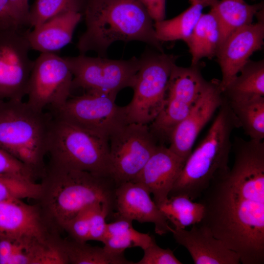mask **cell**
<instances>
[{
	"label": "cell",
	"instance_id": "6da1fadb",
	"mask_svg": "<svg viewBox=\"0 0 264 264\" xmlns=\"http://www.w3.org/2000/svg\"><path fill=\"white\" fill-rule=\"evenodd\" d=\"M231 168L218 175L198 198L201 224L243 264H264V142L240 138Z\"/></svg>",
	"mask_w": 264,
	"mask_h": 264
},
{
	"label": "cell",
	"instance_id": "7a4b0ae2",
	"mask_svg": "<svg viewBox=\"0 0 264 264\" xmlns=\"http://www.w3.org/2000/svg\"><path fill=\"white\" fill-rule=\"evenodd\" d=\"M41 178L38 206L52 228L63 229L78 213L96 203H107L114 209L116 186L110 177L50 162Z\"/></svg>",
	"mask_w": 264,
	"mask_h": 264
},
{
	"label": "cell",
	"instance_id": "3957f363",
	"mask_svg": "<svg viewBox=\"0 0 264 264\" xmlns=\"http://www.w3.org/2000/svg\"><path fill=\"white\" fill-rule=\"evenodd\" d=\"M86 29L77 46L82 54H104L117 41H140L163 52L153 20L140 0H86Z\"/></svg>",
	"mask_w": 264,
	"mask_h": 264
},
{
	"label": "cell",
	"instance_id": "277c9868",
	"mask_svg": "<svg viewBox=\"0 0 264 264\" xmlns=\"http://www.w3.org/2000/svg\"><path fill=\"white\" fill-rule=\"evenodd\" d=\"M219 109L205 136L186 160L169 197L181 195L198 199L211 181L230 168L231 134L240 126L224 97Z\"/></svg>",
	"mask_w": 264,
	"mask_h": 264
},
{
	"label": "cell",
	"instance_id": "5b68a950",
	"mask_svg": "<svg viewBox=\"0 0 264 264\" xmlns=\"http://www.w3.org/2000/svg\"><path fill=\"white\" fill-rule=\"evenodd\" d=\"M52 119L51 113L37 110L22 100H0V147L38 177L46 168Z\"/></svg>",
	"mask_w": 264,
	"mask_h": 264
},
{
	"label": "cell",
	"instance_id": "8992f818",
	"mask_svg": "<svg viewBox=\"0 0 264 264\" xmlns=\"http://www.w3.org/2000/svg\"><path fill=\"white\" fill-rule=\"evenodd\" d=\"M52 115L47 153L50 162L110 177L109 138Z\"/></svg>",
	"mask_w": 264,
	"mask_h": 264
},
{
	"label": "cell",
	"instance_id": "52a82bcc",
	"mask_svg": "<svg viewBox=\"0 0 264 264\" xmlns=\"http://www.w3.org/2000/svg\"><path fill=\"white\" fill-rule=\"evenodd\" d=\"M176 57L149 53L140 59V66L132 87L133 95L124 107L127 122L149 125L158 115L165 102L167 86Z\"/></svg>",
	"mask_w": 264,
	"mask_h": 264
},
{
	"label": "cell",
	"instance_id": "ba28073f",
	"mask_svg": "<svg viewBox=\"0 0 264 264\" xmlns=\"http://www.w3.org/2000/svg\"><path fill=\"white\" fill-rule=\"evenodd\" d=\"M73 75L72 88L86 92L117 95L132 87L140 66V59L111 60L80 54L65 57Z\"/></svg>",
	"mask_w": 264,
	"mask_h": 264
},
{
	"label": "cell",
	"instance_id": "9c48e42d",
	"mask_svg": "<svg viewBox=\"0 0 264 264\" xmlns=\"http://www.w3.org/2000/svg\"><path fill=\"white\" fill-rule=\"evenodd\" d=\"M157 140L149 125L134 123L109 136V176L116 186L135 179L158 145Z\"/></svg>",
	"mask_w": 264,
	"mask_h": 264
},
{
	"label": "cell",
	"instance_id": "30bf717a",
	"mask_svg": "<svg viewBox=\"0 0 264 264\" xmlns=\"http://www.w3.org/2000/svg\"><path fill=\"white\" fill-rule=\"evenodd\" d=\"M73 75L65 59L55 53H41L34 61L29 80L26 102L39 111L51 112L69 98Z\"/></svg>",
	"mask_w": 264,
	"mask_h": 264
},
{
	"label": "cell",
	"instance_id": "8fae6325",
	"mask_svg": "<svg viewBox=\"0 0 264 264\" xmlns=\"http://www.w3.org/2000/svg\"><path fill=\"white\" fill-rule=\"evenodd\" d=\"M206 82L198 65L188 67L174 66L163 107L149 126L157 139H169L174 128L190 112Z\"/></svg>",
	"mask_w": 264,
	"mask_h": 264
},
{
	"label": "cell",
	"instance_id": "7c38bea8",
	"mask_svg": "<svg viewBox=\"0 0 264 264\" xmlns=\"http://www.w3.org/2000/svg\"><path fill=\"white\" fill-rule=\"evenodd\" d=\"M116 96L86 92L69 98L62 107L51 113L109 138L116 130L128 123L124 107L116 105Z\"/></svg>",
	"mask_w": 264,
	"mask_h": 264
},
{
	"label": "cell",
	"instance_id": "4fadbf2b",
	"mask_svg": "<svg viewBox=\"0 0 264 264\" xmlns=\"http://www.w3.org/2000/svg\"><path fill=\"white\" fill-rule=\"evenodd\" d=\"M22 29H0V100H22L27 94L34 61Z\"/></svg>",
	"mask_w": 264,
	"mask_h": 264
},
{
	"label": "cell",
	"instance_id": "5bb4252c",
	"mask_svg": "<svg viewBox=\"0 0 264 264\" xmlns=\"http://www.w3.org/2000/svg\"><path fill=\"white\" fill-rule=\"evenodd\" d=\"M220 81H206L195 104L187 115L173 129L168 147L185 160L199 133L221 105L223 97Z\"/></svg>",
	"mask_w": 264,
	"mask_h": 264
},
{
	"label": "cell",
	"instance_id": "9a60e30c",
	"mask_svg": "<svg viewBox=\"0 0 264 264\" xmlns=\"http://www.w3.org/2000/svg\"><path fill=\"white\" fill-rule=\"evenodd\" d=\"M256 17V22L233 32L218 49L216 55L221 71L219 86L222 92L249 61L250 56L261 49L264 45V8L258 12Z\"/></svg>",
	"mask_w": 264,
	"mask_h": 264
},
{
	"label": "cell",
	"instance_id": "2e32d148",
	"mask_svg": "<svg viewBox=\"0 0 264 264\" xmlns=\"http://www.w3.org/2000/svg\"><path fill=\"white\" fill-rule=\"evenodd\" d=\"M151 195L144 186L137 182L130 181L116 186L115 216L140 223H152L155 232L160 236L171 232L172 227Z\"/></svg>",
	"mask_w": 264,
	"mask_h": 264
},
{
	"label": "cell",
	"instance_id": "e0dca14e",
	"mask_svg": "<svg viewBox=\"0 0 264 264\" xmlns=\"http://www.w3.org/2000/svg\"><path fill=\"white\" fill-rule=\"evenodd\" d=\"M185 160L168 147L158 145L141 172L132 180L144 186L159 207L168 198Z\"/></svg>",
	"mask_w": 264,
	"mask_h": 264
},
{
	"label": "cell",
	"instance_id": "ac0fdd59",
	"mask_svg": "<svg viewBox=\"0 0 264 264\" xmlns=\"http://www.w3.org/2000/svg\"><path fill=\"white\" fill-rule=\"evenodd\" d=\"M66 264L63 249L53 238H0V264Z\"/></svg>",
	"mask_w": 264,
	"mask_h": 264
},
{
	"label": "cell",
	"instance_id": "d6986e66",
	"mask_svg": "<svg viewBox=\"0 0 264 264\" xmlns=\"http://www.w3.org/2000/svg\"><path fill=\"white\" fill-rule=\"evenodd\" d=\"M176 242L189 252L195 264H239V255L226 247L211 230L200 223L189 230L172 227Z\"/></svg>",
	"mask_w": 264,
	"mask_h": 264
},
{
	"label": "cell",
	"instance_id": "ffe728a7",
	"mask_svg": "<svg viewBox=\"0 0 264 264\" xmlns=\"http://www.w3.org/2000/svg\"><path fill=\"white\" fill-rule=\"evenodd\" d=\"M47 227L38 205L22 199L0 202V238L35 237L47 239Z\"/></svg>",
	"mask_w": 264,
	"mask_h": 264
},
{
	"label": "cell",
	"instance_id": "44dd1931",
	"mask_svg": "<svg viewBox=\"0 0 264 264\" xmlns=\"http://www.w3.org/2000/svg\"><path fill=\"white\" fill-rule=\"evenodd\" d=\"M82 13L70 11L54 16L26 31L31 49L41 53H55L69 44Z\"/></svg>",
	"mask_w": 264,
	"mask_h": 264
},
{
	"label": "cell",
	"instance_id": "7402d4cb",
	"mask_svg": "<svg viewBox=\"0 0 264 264\" xmlns=\"http://www.w3.org/2000/svg\"><path fill=\"white\" fill-rule=\"evenodd\" d=\"M210 11L217 19L220 33V46L231 34L251 24L264 8L263 2L249 4L237 0H212Z\"/></svg>",
	"mask_w": 264,
	"mask_h": 264
},
{
	"label": "cell",
	"instance_id": "603a6c76",
	"mask_svg": "<svg viewBox=\"0 0 264 264\" xmlns=\"http://www.w3.org/2000/svg\"><path fill=\"white\" fill-rule=\"evenodd\" d=\"M222 92L230 105L264 97V61H249Z\"/></svg>",
	"mask_w": 264,
	"mask_h": 264
},
{
	"label": "cell",
	"instance_id": "cb8c5ba5",
	"mask_svg": "<svg viewBox=\"0 0 264 264\" xmlns=\"http://www.w3.org/2000/svg\"><path fill=\"white\" fill-rule=\"evenodd\" d=\"M212 0H196L176 17L154 23L156 36L160 42L188 41L203 9L209 6Z\"/></svg>",
	"mask_w": 264,
	"mask_h": 264
},
{
	"label": "cell",
	"instance_id": "d4e9b609",
	"mask_svg": "<svg viewBox=\"0 0 264 264\" xmlns=\"http://www.w3.org/2000/svg\"><path fill=\"white\" fill-rule=\"evenodd\" d=\"M220 42V30L214 14L211 11L202 13L186 43L192 56L191 65H198L202 58L215 56Z\"/></svg>",
	"mask_w": 264,
	"mask_h": 264
},
{
	"label": "cell",
	"instance_id": "484cf974",
	"mask_svg": "<svg viewBox=\"0 0 264 264\" xmlns=\"http://www.w3.org/2000/svg\"><path fill=\"white\" fill-rule=\"evenodd\" d=\"M132 222L131 220L118 217L115 221L107 223L102 241L104 248L110 252L121 253L129 248L137 247L144 250L147 247L154 238L135 230Z\"/></svg>",
	"mask_w": 264,
	"mask_h": 264
},
{
	"label": "cell",
	"instance_id": "4316f807",
	"mask_svg": "<svg viewBox=\"0 0 264 264\" xmlns=\"http://www.w3.org/2000/svg\"><path fill=\"white\" fill-rule=\"evenodd\" d=\"M68 264H134L128 260L124 253H115L104 247L94 246L86 242L71 240L60 241Z\"/></svg>",
	"mask_w": 264,
	"mask_h": 264
},
{
	"label": "cell",
	"instance_id": "83f0119b",
	"mask_svg": "<svg viewBox=\"0 0 264 264\" xmlns=\"http://www.w3.org/2000/svg\"><path fill=\"white\" fill-rule=\"evenodd\" d=\"M159 208L168 220L177 228L185 229L200 223L204 214V207L201 203L181 195L169 197Z\"/></svg>",
	"mask_w": 264,
	"mask_h": 264
},
{
	"label": "cell",
	"instance_id": "f1b7e54d",
	"mask_svg": "<svg viewBox=\"0 0 264 264\" xmlns=\"http://www.w3.org/2000/svg\"><path fill=\"white\" fill-rule=\"evenodd\" d=\"M244 132L250 139L264 138V97L244 103L230 105Z\"/></svg>",
	"mask_w": 264,
	"mask_h": 264
},
{
	"label": "cell",
	"instance_id": "f546056e",
	"mask_svg": "<svg viewBox=\"0 0 264 264\" xmlns=\"http://www.w3.org/2000/svg\"><path fill=\"white\" fill-rule=\"evenodd\" d=\"M86 0H35L30 8L28 26L35 27L60 14L74 11L82 13Z\"/></svg>",
	"mask_w": 264,
	"mask_h": 264
},
{
	"label": "cell",
	"instance_id": "4dcf8cb0",
	"mask_svg": "<svg viewBox=\"0 0 264 264\" xmlns=\"http://www.w3.org/2000/svg\"><path fill=\"white\" fill-rule=\"evenodd\" d=\"M41 184L0 175V202L13 199L33 198L39 196Z\"/></svg>",
	"mask_w": 264,
	"mask_h": 264
},
{
	"label": "cell",
	"instance_id": "1f68e13d",
	"mask_svg": "<svg viewBox=\"0 0 264 264\" xmlns=\"http://www.w3.org/2000/svg\"><path fill=\"white\" fill-rule=\"evenodd\" d=\"M96 203L83 209L66 224L63 230L67 232L72 240L80 242L89 241L90 219Z\"/></svg>",
	"mask_w": 264,
	"mask_h": 264
},
{
	"label": "cell",
	"instance_id": "d6a6232c",
	"mask_svg": "<svg viewBox=\"0 0 264 264\" xmlns=\"http://www.w3.org/2000/svg\"><path fill=\"white\" fill-rule=\"evenodd\" d=\"M0 175L34 182L38 178L32 170L0 147Z\"/></svg>",
	"mask_w": 264,
	"mask_h": 264
},
{
	"label": "cell",
	"instance_id": "836d02e7",
	"mask_svg": "<svg viewBox=\"0 0 264 264\" xmlns=\"http://www.w3.org/2000/svg\"><path fill=\"white\" fill-rule=\"evenodd\" d=\"M113 209L107 203L98 202L95 205L90 219L89 241L102 242L107 228L106 218Z\"/></svg>",
	"mask_w": 264,
	"mask_h": 264
},
{
	"label": "cell",
	"instance_id": "e575fe53",
	"mask_svg": "<svg viewBox=\"0 0 264 264\" xmlns=\"http://www.w3.org/2000/svg\"><path fill=\"white\" fill-rule=\"evenodd\" d=\"M142 259L135 264H181L170 248H162L156 243L155 239L145 249Z\"/></svg>",
	"mask_w": 264,
	"mask_h": 264
},
{
	"label": "cell",
	"instance_id": "d590c367",
	"mask_svg": "<svg viewBox=\"0 0 264 264\" xmlns=\"http://www.w3.org/2000/svg\"><path fill=\"white\" fill-rule=\"evenodd\" d=\"M24 26L9 0H0V29L23 28Z\"/></svg>",
	"mask_w": 264,
	"mask_h": 264
},
{
	"label": "cell",
	"instance_id": "8d00e7d4",
	"mask_svg": "<svg viewBox=\"0 0 264 264\" xmlns=\"http://www.w3.org/2000/svg\"><path fill=\"white\" fill-rule=\"evenodd\" d=\"M153 21H161L165 19L166 0H140Z\"/></svg>",
	"mask_w": 264,
	"mask_h": 264
},
{
	"label": "cell",
	"instance_id": "74e56055",
	"mask_svg": "<svg viewBox=\"0 0 264 264\" xmlns=\"http://www.w3.org/2000/svg\"><path fill=\"white\" fill-rule=\"evenodd\" d=\"M14 11L25 26H28L29 0H9Z\"/></svg>",
	"mask_w": 264,
	"mask_h": 264
},
{
	"label": "cell",
	"instance_id": "f35d334b",
	"mask_svg": "<svg viewBox=\"0 0 264 264\" xmlns=\"http://www.w3.org/2000/svg\"><path fill=\"white\" fill-rule=\"evenodd\" d=\"M195 0H189L190 2H193V1H195Z\"/></svg>",
	"mask_w": 264,
	"mask_h": 264
},
{
	"label": "cell",
	"instance_id": "ab89813d",
	"mask_svg": "<svg viewBox=\"0 0 264 264\" xmlns=\"http://www.w3.org/2000/svg\"><path fill=\"white\" fill-rule=\"evenodd\" d=\"M239 0V1H244V0Z\"/></svg>",
	"mask_w": 264,
	"mask_h": 264
}]
</instances>
